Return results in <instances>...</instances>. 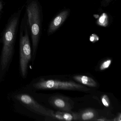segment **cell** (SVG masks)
I'll return each mask as SVG.
<instances>
[{"instance_id":"4","label":"cell","mask_w":121,"mask_h":121,"mask_svg":"<svg viewBox=\"0 0 121 121\" xmlns=\"http://www.w3.org/2000/svg\"><path fill=\"white\" fill-rule=\"evenodd\" d=\"M33 87L39 90H70L85 91L87 88L80 84L71 81H61L56 80H42L34 83Z\"/></svg>"},{"instance_id":"2","label":"cell","mask_w":121,"mask_h":121,"mask_svg":"<svg viewBox=\"0 0 121 121\" xmlns=\"http://www.w3.org/2000/svg\"><path fill=\"white\" fill-rule=\"evenodd\" d=\"M26 15L31 33L34 54L38 47L41 31L42 13L37 0H27Z\"/></svg>"},{"instance_id":"6","label":"cell","mask_w":121,"mask_h":121,"mask_svg":"<svg viewBox=\"0 0 121 121\" xmlns=\"http://www.w3.org/2000/svg\"><path fill=\"white\" fill-rule=\"evenodd\" d=\"M69 13V10H65L56 16L49 25L48 30V35H51L57 30L67 19Z\"/></svg>"},{"instance_id":"8","label":"cell","mask_w":121,"mask_h":121,"mask_svg":"<svg viewBox=\"0 0 121 121\" xmlns=\"http://www.w3.org/2000/svg\"><path fill=\"white\" fill-rule=\"evenodd\" d=\"M73 78L76 81L83 85L90 87H95L97 85V82L92 78L85 75L75 76Z\"/></svg>"},{"instance_id":"13","label":"cell","mask_w":121,"mask_h":121,"mask_svg":"<svg viewBox=\"0 0 121 121\" xmlns=\"http://www.w3.org/2000/svg\"><path fill=\"white\" fill-rule=\"evenodd\" d=\"M113 0H102L101 2V5L103 7H107L109 5L110 3Z\"/></svg>"},{"instance_id":"5","label":"cell","mask_w":121,"mask_h":121,"mask_svg":"<svg viewBox=\"0 0 121 121\" xmlns=\"http://www.w3.org/2000/svg\"><path fill=\"white\" fill-rule=\"evenodd\" d=\"M15 98L32 112L41 115L53 117L54 113L53 111L48 109L39 104L30 95L20 94L16 95Z\"/></svg>"},{"instance_id":"10","label":"cell","mask_w":121,"mask_h":121,"mask_svg":"<svg viewBox=\"0 0 121 121\" xmlns=\"http://www.w3.org/2000/svg\"><path fill=\"white\" fill-rule=\"evenodd\" d=\"M112 63L111 59H108L103 61L100 66V69L101 70H103L109 68Z\"/></svg>"},{"instance_id":"15","label":"cell","mask_w":121,"mask_h":121,"mask_svg":"<svg viewBox=\"0 0 121 121\" xmlns=\"http://www.w3.org/2000/svg\"></svg>"},{"instance_id":"7","label":"cell","mask_w":121,"mask_h":121,"mask_svg":"<svg viewBox=\"0 0 121 121\" xmlns=\"http://www.w3.org/2000/svg\"><path fill=\"white\" fill-rule=\"evenodd\" d=\"M49 102L53 107L60 110L69 111L71 107L68 99L61 96H54L51 98Z\"/></svg>"},{"instance_id":"12","label":"cell","mask_w":121,"mask_h":121,"mask_svg":"<svg viewBox=\"0 0 121 121\" xmlns=\"http://www.w3.org/2000/svg\"><path fill=\"white\" fill-rule=\"evenodd\" d=\"M102 102L104 106L109 107L110 105V101L108 96L107 95H104L102 97Z\"/></svg>"},{"instance_id":"3","label":"cell","mask_w":121,"mask_h":121,"mask_svg":"<svg viewBox=\"0 0 121 121\" xmlns=\"http://www.w3.org/2000/svg\"><path fill=\"white\" fill-rule=\"evenodd\" d=\"M20 29V68L22 75L24 77L26 75L27 66L31 58L30 29L26 14L22 20Z\"/></svg>"},{"instance_id":"1","label":"cell","mask_w":121,"mask_h":121,"mask_svg":"<svg viewBox=\"0 0 121 121\" xmlns=\"http://www.w3.org/2000/svg\"><path fill=\"white\" fill-rule=\"evenodd\" d=\"M24 7L23 6L11 16L3 32V45L0 61L2 70L6 69L12 58L20 19Z\"/></svg>"},{"instance_id":"14","label":"cell","mask_w":121,"mask_h":121,"mask_svg":"<svg viewBox=\"0 0 121 121\" xmlns=\"http://www.w3.org/2000/svg\"><path fill=\"white\" fill-rule=\"evenodd\" d=\"M3 7H4V5H3V2L2 0H0V17L3 10Z\"/></svg>"},{"instance_id":"11","label":"cell","mask_w":121,"mask_h":121,"mask_svg":"<svg viewBox=\"0 0 121 121\" xmlns=\"http://www.w3.org/2000/svg\"><path fill=\"white\" fill-rule=\"evenodd\" d=\"M62 117L63 120L66 121H71L74 118L73 115L68 112H63Z\"/></svg>"},{"instance_id":"9","label":"cell","mask_w":121,"mask_h":121,"mask_svg":"<svg viewBox=\"0 0 121 121\" xmlns=\"http://www.w3.org/2000/svg\"><path fill=\"white\" fill-rule=\"evenodd\" d=\"M96 116L95 112L92 110H86L82 113L81 118L83 120H90L95 118Z\"/></svg>"}]
</instances>
